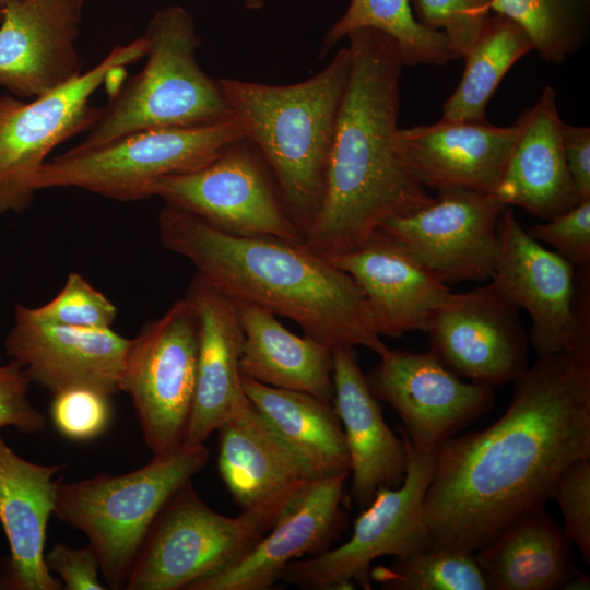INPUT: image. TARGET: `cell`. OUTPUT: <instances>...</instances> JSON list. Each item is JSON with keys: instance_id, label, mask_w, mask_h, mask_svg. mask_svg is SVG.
<instances>
[{"instance_id": "obj_1", "label": "cell", "mask_w": 590, "mask_h": 590, "mask_svg": "<svg viewBox=\"0 0 590 590\" xmlns=\"http://www.w3.org/2000/svg\"><path fill=\"white\" fill-rule=\"evenodd\" d=\"M488 427L444 441L424 498L430 546L474 553L553 499L571 462L590 457V359L538 356Z\"/></svg>"}, {"instance_id": "obj_2", "label": "cell", "mask_w": 590, "mask_h": 590, "mask_svg": "<svg viewBox=\"0 0 590 590\" xmlns=\"http://www.w3.org/2000/svg\"><path fill=\"white\" fill-rule=\"evenodd\" d=\"M350 69L339 106L321 208L305 245L331 259L363 245L389 219L413 214L435 197L398 145L399 47L374 28L351 32Z\"/></svg>"}, {"instance_id": "obj_3", "label": "cell", "mask_w": 590, "mask_h": 590, "mask_svg": "<svg viewBox=\"0 0 590 590\" xmlns=\"http://www.w3.org/2000/svg\"><path fill=\"white\" fill-rule=\"evenodd\" d=\"M158 235L167 250L189 260L197 274L236 303L288 318L331 349L388 353L353 279L304 241L233 234L167 204L158 215Z\"/></svg>"}, {"instance_id": "obj_4", "label": "cell", "mask_w": 590, "mask_h": 590, "mask_svg": "<svg viewBox=\"0 0 590 590\" xmlns=\"http://www.w3.org/2000/svg\"><path fill=\"white\" fill-rule=\"evenodd\" d=\"M349 69L350 51L342 47L323 70L299 83L219 80L234 118L267 162L304 237L322 204Z\"/></svg>"}, {"instance_id": "obj_5", "label": "cell", "mask_w": 590, "mask_h": 590, "mask_svg": "<svg viewBox=\"0 0 590 590\" xmlns=\"http://www.w3.org/2000/svg\"><path fill=\"white\" fill-rule=\"evenodd\" d=\"M149 43L143 69L101 109L78 151L94 149L150 129L190 128L232 119L219 80L197 59L200 38L184 7H165L151 17L143 35Z\"/></svg>"}, {"instance_id": "obj_6", "label": "cell", "mask_w": 590, "mask_h": 590, "mask_svg": "<svg viewBox=\"0 0 590 590\" xmlns=\"http://www.w3.org/2000/svg\"><path fill=\"white\" fill-rule=\"evenodd\" d=\"M209 458L205 445L181 442L132 472L60 482L55 514L87 536L109 589H125L155 518Z\"/></svg>"}, {"instance_id": "obj_7", "label": "cell", "mask_w": 590, "mask_h": 590, "mask_svg": "<svg viewBox=\"0 0 590 590\" xmlns=\"http://www.w3.org/2000/svg\"><path fill=\"white\" fill-rule=\"evenodd\" d=\"M244 138L234 117L201 127L143 130L47 161L36 189L78 188L125 202L146 199L162 178L200 168Z\"/></svg>"}, {"instance_id": "obj_8", "label": "cell", "mask_w": 590, "mask_h": 590, "mask_svg": "<svg viewBox=\"0 0 590 590\" xmlns=\"http://www.w3.org/2000/svg\"><path fill=\"white\" fill-rule=\"evenodd\" d=\"M148 47L144 36L118 45L88 71L30 102L0 97V214L31 205L49 153L97 120L101 109L90 104L92 95L115 73L145 57Z\"/></svg>"}, {"instance_id": "obj_9", "label": "cell", "mask_w": 590, "mask_h": 590, "mask_svg": "<svg viewBox=\"0 0 590 590\" xmlns=\"http://www.w3.org/2000/svg\"><path fill=\"white\" fill-rule=\"evenodd\" d=\"M280 514L241 511L226 517L211 509L190 481L166 502L134 559L125 589L187 590L250 550Z\"/></svg>"}, {"instance_id": "obj_10", "label": "cell", "mask_w": 590, "mask_h": 590, "mask_svg": "<svg viewBox=\"0 0 590 590\" xmlns=\"http://www.w3.org/2000/svg\"><path fill=\"white\" fill-rule=\"evenodd\" d=\"M404 440L408 464L402 484L380 487L356 518L351 538L335 548L286 565L281 580L304 590L371 589V563L392 555L404 558L430 547L424 518V498L429 485L435 450L415 448Z\"/></svg>"}, {"instance_id": "obj_11", "label": "cell", "mask_w": 590, "mask_h": 590, "mask_svg": "<svg viewBox=\"0 0 590 590\" xmlns=\"http://www.w3.org/2000/svg\"><path fill=\"white\" fill-rule=\"evenodd\" d=\"M493 280L530 319L538 356L590 359V288L576 285L575 266L532 238L505 206Z\"/></svg>"}, {"instance_id": "obj_12", "label": "cell", "mask_w": 590, "mask_h": 590, "mask_svg": "<svg viewBox=\"0 0 590 590\" xmlns=\"http://www.w3.org/2000/svg\"><path fill=\"white\" fill-rule=\"evenodd\" d=\"M198 346V316L187 297L131 339L121 391L132 399L153 456L184 442L196 391Z\"/></svg>"}, {"instance_id": "obj_13", "label": "cell", "mask_w": 590, "mask_h": 590, "mask_svg": "<svg viewBox=\"0 0 590 590\" xmlns=\"http://www.w3.org/2000/svg\"><path fill=\"white\" fill-rule=\"evenodd\" d=\"M153 197L238 235L304 241L257 146L244 138L191 172L158 180Z\"/></svg>"}, {"instance_id": "obj_14", "label": "cell", "mask_w": 590, "mask_h": 590, "mask_svg": "<svg viewBox=\"0 0 590 590\" xmlns=\"http://www.w3.org/2000/svg\"><path fill=\"white\" fill-rule=\"evenodd\" d=\"M520 308L491 280L449 293L425 332L435 356L453 374L487 386L516 380L528 365Z\"/></svg>"}, {"instance_id": "obj_15", "label": "cell", "mask_w": 590, "mask_h": 590, "mask_svg": "<svg viewBox=\"0 0 590 590\" xmlns=\"http://www.w3.org/2000/svg\"><path fill=\"white\" fill-rule=\"evenodd\" d=\"M506 205L495 194L439 190L422 210L387 220L380 228L398 239L440 282H484L493 278L498 221Z\"/></svg>"}, {"instance_id": "obj_16", "label": "cell", "mask_w": 590, "mask_h": 590, "mask_svg": "<svg viewBox=\"0 0 590 590\" xmlns=\"http://www.w3.org/2000/svg\"><path fill=\"white\" fill-rule=\"evenodd\" d=\"M366 375L374 396L388 403L417 449L435 450L486 413L491 386L463 382L432 351L391 350Z\"/></svg>"}, {"instance_id": "obj_17", "label": "cell", "mask_w": 590, "mask_h": 590, "mask_svg": "<svg viewBox=\"0 0 590 590\" xmlns=\"http://www.w3.org/2000/svg\"><path fill=\"white\" fill-rule=\"evenodd\" d=\"M351 474L310 481L280 512L272 528L223 570L187 590H267L287 564L328 551L347 523L344 485Z\"/></svg>"}, {"instance_id": "obj_18", "label": "cell", "mask_w": 590, "mask_h": 590, "mask_svg": "<svg viewBox=\"0 0 590 590\" xmlns=\"http://www.w3.org/2000/svg\"><path fill=\"white\" fill-rule=\"evenodd\" d=\"M131 343L111 328L86 329L40 321L17 305L4 346L31 382L52 396L85 387L107 396L121 391L126 356Z\"/></svg>"}, {"instance_id": "obj_19", "label": "cell", "mask_w": 590, "mask_h": 590, "mask_svg": "<svg viewBox=\"0 0 590 590\" xmlns=\"http://www.w3.org/2000/svg\"><path fill=\"white\" fill-rule=\"evenodd\" d=\"M84 0H9L1 7L0 86L34 98L80 74Z\"/></svg>"}, {"instance_id": "obj_20", "label": "cell", "mask_w": 590, "mask_h": 590, "mask_svg": "<svg viewBox=\"0 0 590 590\" xmlns=\"http://www.w3.org/2000/svg\"><path fill=\"white\" fill-rule=\"evenodd\" d=\"M329 260L358 286L379 337L425 332L450 293L445 283L381 228L358 248Z\"/></svg>"}, {"instance_id": "obj_21", "label": "cell", "mask_w": 590, "mask_h": 590, "mask_svg": "<svg viewBox=\"0 0 590 590\" xmlns=\"http://www.w3.org/2000/svg\"><path fill=\"white\" fill-rule=\"evenodd\" d=\"M517 123L448 121L398 131V145L415 178L433 189H467L495 194L506 169Z\"/></svg>"}, {"instance_id": "obj_22", "label": "cell", "mask_w": 590, "mask_h": 590, "mask_svg": "<svg viewBox=\"0 0 590 590\" xmlns=\"http://www.w3.org/2000/svg\"><path fill=\"white\" fill-rule=\"evenodd\" d=\"M217 432L219 473L244 511L280 514L316 480L304 460L250 401Z\"/></svg>"}, {"instance_id": "obj_23", "label": "cell", "mask_w": 590, "mask_h": 590, "mask_svg": "<svg viewBox=\"0 0 590 590\" xmlns=\"http://www.w3.org/2000/svg\"><path fill=\"white\" fill-rule=\"evenodd\" d=\"M186 297L199 321L197 382L184 442L205 445L210 435L249 401L239 361L244 334L238 305L199 274Z\"/></svg>"}, {"instance_id": "obj_24", "label": "cell", "mask_w": 590, "mask_h": 590, "mask_svg": "<svg viewBox=\"0 0 590 590\" xmlns=\"http://www.w3.org/2000/svg\"><path fill=\"white\" fill-rule=\"evenodd\" d=\"M333 405L350 456L351 492L362 509L380 487L397 488L405 476L408 453L385 422L379 400L361 369L354 346L333 349Z\"/></svg>"}, {"instance_id": "obj_25", "label": "cell", "mask_w": 590, "mask_h": 590, "mask_svg": "<svg viewBox=\"0 0 590 590\" xmlns=\"http://www.w3.org/2000/svg\"><path fill=\"white\" fill-rule=\"evenodd\" d=\"M64 464L43 465L13 451L0 432V523L10 547L4 587L14 590H60L61 581L45 563L47 524L55 514Z\"/></svg>"}, {"instance_id": "obj_26", "label": "cell", "mask_w": 590, "mask_h": 590, "mask_svg": "<svg viewBox=\"0 0 590 590\" xmlns=\"http://www.w3.org/2000/svg\"><path fill=\"white\" fill-rule=\"evenodd\" d=\"M556 91L547 85L517 120V137L495 192L506 206L517 205L545 221L579 201L568 173Z\"/></svg>"}, {"instance_id": "obj_27", "label": "cell", "mask_w": 590, "mask_h": 590, "mask_svg": "<svg viewBox=\"0 0 590 590\" xmlns=\"http://www.w3.org/2000/svg\"><path fill=\"white\" fill-rule=\"evenodd\" d=\"M237 305L244 334L241 375L333 403V349L306 334L292 333L263 307Z\"/></svg>"}, {"instance_id": "obj_28", "label": "cell", "mask_w": 590, "mask_h": 590, "mask_svg": "<svg viewBox=\"0 0 590 590\" xmlns=\"http://www.w3.org/2000/svg\"><path fill=\"white\" fill-rule=\"evenodd\" d=\"M473 554L489 590L563 589L577 570L570 541L544 507L520 518Z\"/></svg>"}, {"instance_id": "obj_29", "label": "cell", "mask_w": 590, "mask_h": 590, "mask_svg": "<svg viewBox=\"0 0 590 590\" xmlns=\"http://www.w3.org/2000/svg\"><path fill=\"white\" fill-rule=\"evenodd\" d=\"M249 401L304 460L315 479L350 473V456L333 403L241 375ZM351 474V473H350Z\"/></svg>"}, {"instance_id": "obj_30", "label": "cell", "mask_w": 590, "mask_h": 590, "mask_svg": "<svg viewBox=\"0 0 590 590\" xmlns=\"http://www.w3.org/2000/svg\"><path fill=\"white\" fill-rule=\"evenodd\" d=\"M533 48L526 32L500 14H491L463 57L461 80L442 106L448 121H484L488 102L516 61Z\"/></svg>"}, {"instance_id": "obj_31", "label": "cell", "mask_w": 590, "mask_h": 590, "mask_svg": "<svg viewBox=\"0 0 590 590\" xmlns=\"http://www.w3.org/2000/svg\"><path fill=\"white\" fill-rule=\"evenodd\" d=\"M359 28H374L393 38L404 66H445L461 58L441 32L418 23L410 0H350L344 14L324 34L319 58Z\"/></svg>"}, {"instance_id": "obj_32", "label": "cell", "mask_w": 590, "mask_h": 590, "mask_svg": "<svg viewBox=\"0 0 590 590\" xmlns=\"http://www.w3.org/2000/svg\"><path fill=\"white\" fill-rule=\"evenodd\" d=\"M492 13L519 25L554 64L580 50L590 34V0H493Z\"/></svg>"}, {"instance_id": "obj_33", "label": "cell", "mask_w": 590, "mask_h": 590, "mask_svg": "<svg viewBox=\"0 0 590 590\" xmlns=\"http://www.w3.org/2000/svg\"><path fill=\"white\" fill-rule=\"evenodd\" d=\"M388 590H488L473 553L430 546L370 570Z\"/></svg>"}, {"instance_id": "obj_34", "label": "cell", "mask_w": 590, "mask_h": 590, "mask_svg": "<svg viewBox=\"0 0 590 590\" xmlns=\"http://www.w3.org/2000/svg\"><path fill=\"white\" fill-rule=\"evenodd\" d=\"M44 322L86 329H108L117 318V308L83 275L68 274L58 294L39 307H28Z\"/></svg>"}, {"instance_id": "obj_35", "label": "cell", "mask_w": 590, "mask_h": 590, "mask_svg": "<svg viewBox=\"0 0 590 590\" xmlns=\"http://www.w3.org/2000/svg\"><path fill=\"white\" fill-rule=\"evenodd\" d=\"M493 0H413L416 20L441 32L463 58L492 14Z\"/></svg>"}, {"instance_id": "obj_36", "label": "cell", "mask_w": 590, "mask_h": 590, "mask_svg": "<svg viewBox=\"0 0 590 590\" xmlns=\"http://www.w3.org/2000/svg\"><path fill=\"white\" fill-rule=\"evenodd\" d=\"M50 416L56 429L66 438L86 441L102 435L111 420L109 396L85 387L54 394Z\"/></svg>"}, {"instance_id": "obj_37", "label": "cell", "mask_w": 590, "mask_h": 590, "mask_svg": "<svg viewBox=\"0 0 590 590\" xmlns=\"http://www.w3.org/2000/svg\"><path fill=\"white\" fill-rule=\"evenodd\" d=\"M564 519L563 531L590 562V457L580 458L560 473L553 494Z\"/></svg>"}, {"instance_id": "obj_38", "label": "cell", "mask_w": 590, "mask_h": 590, "mask_svg": "<svg viewBox=\"0 0 590 590\" xmlns=\"http://www.w3.org/2000/svg\"><path fill=\"white\" fill-rule=\"evenodd\" d=\"M539 243L574 266L590 262V199L578 202L566 212L527 229Z\"/></svg>"}, {"instance_id": "obj_39", "label": "cell", "mask_w": 590, "mask_h": 590, "mask_svg": "<svg viewBox=\"0 0 590 590\" xmlns=\"http://www.w3.org/2000/svg\"><path fill=\"white\" fill-rule=\"evenodd\" d=\"M31 381L14 361L0 359V429L14 427L24 434H34L46 426V417L31 402Z\"/></svg>"}, {"instance_id": "obj_40", "label": "cell", "mask_w": 590, "mask_h": 590, "mask_svg": "<svg viewBox=\"0 0 590 590\" xmlns=\"http://www.w3.org/2000/svg\"><path fill=\"white\" fill-rule=\"evenodd\" d=\"M45 563L50 571L58 574L67 590L106 589L98 577V556L90 544L76 548L56 543L45 555Z\"/></svg>"}, {"instance_id": "obj_41", "label": "cell", "mask_w": 590, "mask_h": 590, "mask_svg": "<svg viewBox=\"0 0 590 590\" xmlns=\"http://www.w3.org/2000/svg\"><path fill=\"white\" fill-rule=\"evenodd\" d=\"M566 166L579 201L590 199V128L564 122L562 130Z\"/></svg>"}, {"instance_id": "obj_42", "label": "cell", "mask_w": 590, "mask_h": 590, "mask_svg": "<svg viewBox=\"0 0 590 590\" xmlns=\"http://www.w3.org/2000/svg\"><path fill=\"white\" fill-rule=\"evenodd\" d=\"M589 577L577 569L575 574L570 577V579L566 582L563 589L583 590L589 589Z\"/></svg>"}, {"instance_id": "obj_43", "label": "cell", "mask_w": 590, "mask_h": 590, "mask_svg": "<svg viewBox=\"0 0 590 590\" xmlns=\"http://www.w3.org/2000/svg\"><path fill=\"white\" fill-rule=\"evenodd\" d=\"M243 3L250 10H260L264 5V0H243Z\"/></svg>"}, {"instance_id": "obj_44", "label": "cell", "mask_w": 590, "mask_h": 590, "mask_svg": "<svg viewBox=\"0 0 590 590\" xmlns=\"http://www.w3.org/2000/svg\"><path fill=\"white\" fill-rule=\"evenodd\" d=\"M9 0H0V7H2Z\"/></svg>"}, {"instance_id": "obj_45", "label": "cell", "mask_w": 590, "mask_h": 590, "mask_svg": "<svg viewBox=\"0 0 590 590\" xmlns=\"http://www.w3.org/2000/svg\"><path fill=\"white\" fill-rule=\"evenodd\" d=\"M0 17H1V7H0Z\"/></svg>"}, {"instance_id": "obj_46", "label": "cell", "mask_w": 590, "mask_h": 590, "mask_svg": "<svg viewBox=\"0 0 590 590\" xmlns=\"http://www.w3.org/2000/svg\"><path fill=\"white\" fill-rule=\"evenodd\" d=\"M84 1L86 2L87 0H84Z\"/></svg>"}]
</instances>
